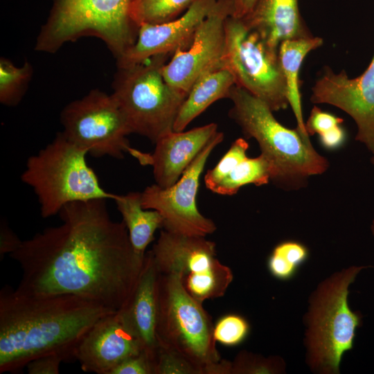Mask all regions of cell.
<instances>
[{
    "instance_id": "cell-1",
    "label": "cell",
    "mask_w": 374,
    "mask_h": 374,
    "mask_svg": "<svg viewBox=\"0 0 374 374\" xmlns=\"http://www.w3.org/2000/svg\"><path fill=\"white\" fill-rule=\"evenodd\" d=\"M62 223L22 241L10 254L22 270L16 290L31 295L72 294L115 311L132 294L145 256L134 250L106 199L76 202L59 213Z\"/></svg>"
},
{
    "instance_id": "cell-2",
    "label": "cell",
    "mask_w": 374,
    "mask_h": 374,
    "mask_svg": "<svg viewBox=\"0 0 374 374\" xmlns=\"http://www.w3.org/2000/svg\"><path fill=\"white\" fill-rule=\"evenodd\" d=\"M116 312L72 294L31 295L10 286L0 292V373L57 355L75 360L78 346L102 318Z\"/></svg>"
},
{
    "instance_id": "cell-3",
    "label": "cell",
    "mask_w": 374,
    "mask_h": 374,
    "mask_svg": "<svg viewBox=\"0 0 374 374\" xmlns=\"http://www.w3.org/2000/svg\"><path fill=\"white\" fill-rule=\"evenodd\" d=\"M229 116L248 139H254L271 168L270 181L285 190L303 187L311 176L326 172L330 166L312 146L310 137L287 128L271 109L245 89L234 85L229 98Z\"/></svg>"
},
{
    "instance_id": "cell-4",
    "label": "cell",
    "mask_w": 374,
    "mask_h": 374,
    "mask_svg": "<svg viewBox=\"0 0 374 374\" xmlns=\"http://www.w3.org/2000/svg\"><path fill=\"white\" fill-rule=\"evenodd\" d=\"M202 303L186 292L177 276L160 274L159 346L186 359L200 374H231V362L222 359L217 350L214 325Z\"/></svg>"
},
{
    "instance_id": "cell-5",
    "label": "cell",
    "mask_w": 374,
    "mask_h": 374,
    "mask_svg": "<svg viewBox=\"0 0 374 374\" xmlns=\"http://www.w3.org/2000/svg\"><path fill=\"white\" fill-rule=\"evenodd\" d=\"M88 152L69 140L62 132L26 161L21 175L33 190L44 218L59 214L66 204L98 199H114L87 162Z\"/></svg>"
},
{
    "instance_id": "cell-6",
    "label": "cell",
    "mask_w": 374,
    "mask_h": 374,
    "mask_svg": "<svg viewBox=\"0 0 374 374\" xmlns=\"http://www.w3.org/2000/svg\"><path fill=\"white\" fill-rule=\"evenodd\" d=\"M135 0H54L35 49L54 53L67 42L84 36L104 42L120 58L136 42L139 26L132 17Z\"/></svg>"
},
{
    "instance_id": "cell-7",
    "label": "cell",
    "mask_w": 374,
    "mask_h": 374,
    "mask_svg": "<svg viewBox=\"0 0 374 374\" xmlns=\"http://www.w3.org/2000/svg\"><path fill=\"white\" fill-rule=\"evenodd\" d=\"M168 55L154 56L134 66L118 68L112 96L132 133L154 144L174 131L173 126L187 94L170 85L163 75Z\"/></svg>"
},
{
    "instance_id": "cell-8",
    "label": "cell",
    "mask_w": 374,
    "mask_h": 374,
    "mask_svg": "<svg viewBox=\"0 0 374 374\" xmlns=\"http://www.w3.org/2000/svg\"><path fill=\"white\" fill-rule=\"evenodd\" d=\"M364 266H352L322 282L310 299L306 316L309 364L321 373H339L345 352L353 347L361 316L348 303L349 286Z\"/></svg>"
},
{
    "instance_id": "cell-9",
    "label": "cell",
    "mask_w": 374,
    "mask_h": 374,
    "mask_svg": "<svg viewBox=\"0 0 374 374\" xmlns=\"http://www.w3.org/2000/svg\"><path fill=\"white\" fill-rule=\"evenodd\" d=\"M222 65L233 74L235 85L263 101L272 112L289 105L278 49L249 29L242 19L229 16L226 20Z\"/></svg>"
},
{
    "instance_id": "cell-10",
    "label": "cell",
    "mask_w": 374,
    "mask_h": 374,
    "mask_svg": "<svg viewBox=\"0 0 374 374\" xmlns=\"http://www.w3.org/2000/svg\"><path fill=\"white\" fill-rule=\"evenodd\" d=\"M160 274L177 276L197 301L223 296L231 283V269L216 258L215 243L204 236L161 231L150 250Z\"/></svg>"
},
{
    "instance_id": "cell-11",
    "label": "cell",
    "mask_w": 374,
    "mask_h": 374,
    "mask_svg": "<svg viewBox=\"0 0 374 374\" xmlns=\"http://www.w3.org/2000/svg\"><path fill=\"white\" fill-rule=\"evenodd\" d=\"M60 122L64 135L93 157L121 159L136 150L127 139L132 132L117 101L98 89L67 104Z\"/></svg>"
},
{
    "instance_id": "cell-12",
    "label": "cell",
    "mask_w": 374,
    "mask_h": 374,
    "mask_svg": "<svg viewBox=\"0 0 374 374\" xmlns=\"http://www.w3.org/2000/svg\"><path fill=\"white\" fill-rule=\"evenodd\" d=\"M223 139L224 134L217 132L172 186L162 188L154 184L141 192L142 207L161 214L164 230L204 237L215 231V222L199 211L196 198L206 161Z\"/></svg>"
},
{
    "instance_id": "cell-13",
    "label": "cell",
    "mask_w": 374,
    "mask_h": 374,
    "mask_svg": "<svg viewBox=\"0 0 374 374\" xmlns=\"http://www.w3.org/2000/svg\"><path fill=\"white\" fill-rule=\"evenodd\" d=\"M232 0H218L197 28L190 46L173 53L163 66L168 84L188 93L206 73L222 67L225 48V22L232 15Z\"/></svg>"
},
{
    "instance_id": "cell-14",
    "label": "cell",
    "mask_w": 374,
    "mask_h": 374,
    "mask_svg": "<svg viewBox=\"0 0 374 374\" xmlns=\"http://www.w3.org/2000/svg\"><path fill=\"white\" fill-rule=\"evenodd\" d=\"M310 100L348 114L357 125L355 140L374 155V54L366 69L354 78L344 70L336 73L325 66L312 87Z\"/></svg>"
},
{
    "instance_id": "cell-15",
    "label": "cell",
    "mask_w": 374,
    "mask_h": 374,
    "mask_svg": "<svg viewBox=\"0 0 374 374\" xmlns=\"http://www.w3.org/2000/svg\"><path fill=\"white\" fill-rule=\"evenodd\" d=\"M218 0H195L179 17L158 24H141L134 45L116 60L118 68L143 63L157 55L188 48L202 21Z\"/></svg>"
},
{
    "instance_id": "cell-16",
    "label": "cell",
    "mask_w": 374,
    "mask_h": 374,
    "mask_svg": "<svg viewBox=\"0 0 374 374\" xmlns=\"http://www.w3.org/2000/svg\"><path fill=\"white\" fill-rule=\"evenodd\" d=\"M145 350L116 311L96 322L77 347L75 360L84 372L109 374L127 357Z\"/></svg>"
},
{
    "instance_id": "cell-17",
    "label": "cell",
    "mask_w": 374,
    "mask_h": 374,
    "mask_svg": "<svg viewBox=\"0 0 374 374\" xmlns=\"http://www.w3.org/2000/svg\"><path fill=\"white\" fill-rule=\"evenodd\" d=\"M217 132V125L214 123L186 132L172 131L154 143L152 153L136 150L133 157L141 165L152 166L156 184L168 188L179 179Z\"/></svg>"
},
{
    "instance_id": "cell-18",
    "label": "cell",
    "mask_w": 374,
    "mask_h": 374,
    "mask_svg": "<svg viewBox=\"0 0 374 374\" xmlns=\"http://www.w3.org/2000/svg\"><path fill=\"white\" fill-rule=\"evenodd\" d=\"M160 273L150 251L136 286L125 305L118 312L144 350L154 359L159 347L157 336L158 281Z\"/></svg>"
},
{
    "instance_id": "cell-19",
    "label": "cell",
    "mask_w": 374,
    "mask_h": 374,
    "mask_svg": "<svg viewBox=\"0 0 374 374\" xmlns=\"http://www.w3.org/2000/svg\"><path fill=\"white\" fill-rule=\"evenodd\" d=\"M242 19L271 47L289 39L312 36L301 15L299 0H257Z\"/></svg>"
},
{
    "instance_id": "cell-20",
    "label": "cell",
    "mask_w": 374,
    "mask_h": 374,
    "mask_svg": "<svg viewBox=\"0 0 374 374\" xmlns=\"http://www.w3.org/2000/svg\"><path fill=\"white\" fill-rule=\"evenodd\" d=\"M235 78L224 67L213 69L193 85L183 103L174 123L173 130L184 131L186 126L214 102L229 98Z\"/></svg>"
},
{
    "instance_id": "cell-21",
    "label": "cell",
    "mask_w": 374,
    "mask_h": 374,
    "mask_svg": "<svg viewBox=\"0 0 374 374\" xmlns=\"http://www.w3.org/2000/svg\"><path fill=\"white\" fill-rule=\"evenodd\" d=\"M321 37L310 36L283 42L278 47V58L285 77L287 99L296 120V130L310 137L305 127L301 109L299 72L307 55L322 46Z\"/></svg>"
},
{
    "instance_id": "cell-22",
    "label": "cell",
    "mask_w": 374,
    "mask_h": 374,
    "mask_svg": "<svg viewBox=\"0 0 374 374\" xmlns=\"http://www.w3.org/2000/svg\"><path fill=\"white\" fill-rule=\"evenodd\" d=\"M113 200L122 215L134 250L139 255L145 256L156 231L163 228L162 216L155 210L142 207L141 192L116 194Z\"/></svg>"
},
{
    "instance_id": "cell-23",
    "label": "cell",
    "mask_w": 374,
    "mask_h": 374,
    "mask_svg": "<svg viewBox=\"0 0 374 374\" xmlns=\"http://www.w3.org/2000/svg\"><path fill=\"white\" fill-rule=\"evenodd\" d=\"M270 178L271 168L262 154L253 158L247 157L235 165L211 191L219 195H232L244 185H265L270 181Z\"/></svg>"
},
{
    "instance_id": "cell-24",
    "label": "cell",
    "mask_w": 374,
    "mask_h": 374,
    "mask_svg": "<svg viewBox=\"0 0 374 374\" xmlns=\"http://www.w3.org/2000/svg\"><path fill=\"white\" fill-rule=\"evenodd\" d=\"M33 69L26 61L21 66H15L7 58L0 59V102L6 106H15L24 97L31 80Z\"/></svg>"
},
{
    "instance_id": "cell-25",
    "label": "cell",
    "mask_w": 374,
    "mask_h": 374,
    "mask_svg": "<svg viewBox=\"0 0 374 374\" xmlns=\"http://www.w3.org/2000/svg\"><path fill=\"white\" fill-rule=\"evenodd\" d=\"M195 0H135L132 17L139 26L158 24L177 19Z\"/></svg>"
},
{
    "instance_id": "cell-26",
    "label": "cell",
    "mask_w": 374,
    "mask_h": 374,
    "mask_svg": "<svg viewBox=\"0 0 374 374\" xmlns=\"http://www.w3.org/2000/svg\"><path fill=\"white\" fill-rule=\"evenodd\" d=\"M308 257V249L303 244L285 241L273 249L267 260V267L274 277L287 280L295 275Z\"/></svg>"
},
{
    "instance_id": "cell-27",
    "label": "cell",
    "mask_w": 374,
    "mask_h": 374,
    "mask_svg": "<svg viewBox=\"0 0 374 374\" xmlns=\"http://www.w3.org/2000/svg\"><path fill=\"white\" fill-rule=\"evenodd\" d=\"M249 330V324L243 317L230 314L222 317L215 323L213 337L222 345L235 346L245 340Z\"/></svg>"
},
{
    "instance_id": "cell-28",
    "label": "cell",
    "mask_w": 374,
    "mask_h": 374,
    "mask_svg": "<svg viewBox=\"0 0 374 374\" xmlns=\"http://www.w3.org/2000/svg\"><path fill=\"white\" fill-rule=\"evenodd\" d=\"M248 149L249 143L244 139L239 138L235 140L215 166L205 174L206 187L211 191L235 165L247 157Z\"/></svg>"
},
{
    "instance_id": "cell-29",
    "label": "cell",
    "mask_w": 374,
    "mask_h": 374,
    "mask_svg": "<svg viewBox=\"0 0 374 374\" xmlns=\"http://www.w3.org/2000/svg\"><path fill=\"white\" fill-rule=\"evenodd\" d=\"M155 374H200L198 369L178 354L159 346Z\"/></svg>"
},
{
    "instance_id": "cell-30",
    "label": "cell",
    "mask_w": 374,
    "mask_h": 374,
    "mask_svg": "<svg viewBox=\"0 0 374 374\" xmlns=\"http://www.w3.org/2000/svg\"><path fill=\"white\" fill-rule=\"evenodd\" d=\"M276 361L265 359L247 352H241L231 362V374L272 373L276 371Z\"/></svg>"
},
{
    "instance_id": "cell-31",
    "label": "cell",
    "mask_w": 374,
    "mask_h": 374,
    "mask_svg": "<svg viewBox=\"0 0 374 374\" xmlns=\"http://www.w3.org/2000/svg\"><path fill=\"white\" fill-rule=\"evenodd\" d=\"M343 122L341 118L323 111L315 105L305 123V127L309 136L317 134L320 136L341 125Z\"/></svg>"
},
{
    "instance_id": "cell-32",
    "label": "cell",
    "mask_w": 374,
    "mask_h": 374,
    "mask_svg": "<svg viewBox=\"0 0 374 374\" xmlns=\"http://www.w3.org/2000/svg\"><path fill=\"white\" fill-rule=\"evenodd\" d=\"M155 359L145 350L117 364L109 374H155Z\"/></svg>"
},
{
    "instance_id": "cell-33",
    "label": "cell",
    "mask_w": 374,
    "mask_h": 374,
    "mask_svg": "<svg viewBox=\"0 0 374 374\" xmlns=\"http://www.w3.org/2000/svg\"><path fill=\"white\" fill-rule=\"evenodd\" d=\"M62 362L64 358L57 355L40 357L27 364V371L29 374H58Z\"/></svg>"
},
{
    "instance_id": "cell-34",
    "label": "cell",
    "mask_w": 374,
    "mask_h": 374,
    "mask_svg": "<svg viewBox=\"0 0 374 374\" xmlns=\"http://www.w3.org/2000/svg\"><path fill=\"white\" fill-rule=\"evenodd\" d=\"M22 240L14 233L5 220L1 221L0 226V255L11 254L17 250Z\"/></svg>"
},
{
    "instance_id": "cell-35",
    "label": "cell",
    "mask_w": 374,
    "mask_h": 374,
    "mask_svg": "<svg viewBox=\"0 0 374 374\" xmlns=\"http://www.w3.org/2000/svg\"><path fill=\"white\" fill-rule=\"evenodd\" d=\"M321 144L327 149H335L341 146L346 139V132L341 125L319 136Z\"/></svg>"
},
{
    "instance_id": "cell-36",
    "label": "cell",
    "mask_w": 374,
    "mask_h": 374,
    "mask_svg": "<svg viewBox=\"0 0 374 374\" xmlns=\"http://www.w3.org/2000/svg\"><path fill=\"white\" fill-rule=\"evenodd\" d=\"M257 0H232V17L243 18L253 9Z\"/></svg>"
},
{
    "instance_id": "cell-37",
    "label": "cell",
    "mask_w": 374,
    "mask_h": 374,
    "mask_svg": "<svg viewBox=\"0 0 374 374\" xmlns=\"http://www.w3.org/2000/svg\"><path fill=\"white\" fill-rule=\"evenodd\" d=\"M371 230L372 233L374 235V219H373V220L372 222V224H371Z\"/></svg>"
},
{
    "instance_id": "cell-38",
    "label": "cell",
    "mask_w": 374,
    "mask_h": 374,
    "mask_svg": "<svg viewBox=\"0 0 374 374\" xmlns=\"http://www.w3.org/2000/svg\"><path fill=\"white\" fill-rule=\"evenodd\" d=\"M371 163L374 166V155H372L371 158Z\"/></svg>"
}]
</instances>
